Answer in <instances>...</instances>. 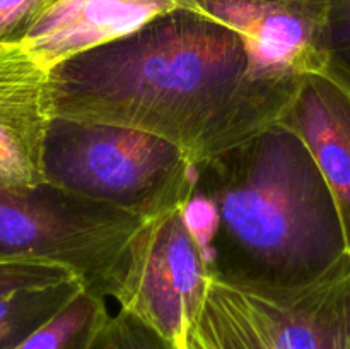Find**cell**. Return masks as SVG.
<instances>
[{
  "label": "cell",
  "instance_id": "16",
  "mask_svg": "<svg viewBox=\"0 0 350 349\" xmlns=\"http://www.w3.org/2000/svg\"><path fill=\"white\" fill-rule=\"evenodd\" d=\"M330 7V70L350 91V0H328Z\"/></svg>",
  "mask_w": 350,
  "mask_h": 349
},
{
  "label": "cell",
  "instance_id": "8",
  "mask_svg": "<svg viewBox=\"0 0 350 349\" xmlns=\"http://www.w3.org/2000/svg\"><path fill=\"white\" fill-rule=\"evenodd\" d=\"M51 120L50 70L23 41L0 43V188L27 194L46 183Z\"/></svg>",
  "mask_w": 350,
  "mask_h": 349
},
{
  "label": "cell",
  "instance_id": "9",
  "mask_svg": "<svg viewBox=\"0 0 350 349\" xmlns=\"http://www.w3.org/2000/svg\"><path fill=\"white\" fill-rule=\"evenodd\" d=\"M279 125L296 133L332 192L350 255V91L332 74L301 79Z\"/></svg>",
  "mask_w": 350,
  "mask_h": 349
},
{
  "label": "cell",
  "instance_id": "13",
  "mask_svg": "<svg viewBox=\"0 0 350 349\" xmlns=\"http://www.w3.org/2000/svg\"><path fill=\"white\" fill-rule=\"evenodd\" d=\"M74 279L81 277L58 262L0 252V293L21 287L60 284Z\"/></svg>",
  "mask_w": 350,
  "mask_h": 349
},
{
  "label": "cell",
  "instance_id": "4",
  "mask_svg": "<svg viewBox=\"0 0 350 349\" xmlns=\"http://www.w3.org/2000/svg\"><path fill=\"white\" fill-rule=\"evenodd\" d=\"M188 349H350V255L301 286L211 276Z\"/></svg>",
  "mask_w": 350,
  "mask_h": 349
},
{
  "label": "cell",
  "instance_id": "7",
  "mask_svg": "<svg viewBox=\"0 0 350 349\" xmlns=\"http://www.w3.org/2000/svg\"><path fill=\"white\" fill-rule=\"evenodd\" d=\"M185 9L236 31L265 70L301 79L328 74V0H183Z\"/></svg>",
  "mask_w": 350,
  "mask_h": 349
},
{
  "label": "cell",
  "instance_id": "3",
  "mask_svg": "<svg viewBox=\"0 0 350 349\" xmlns=\"http://www.w3.org/2000/svg\"><path fill=\"white\" fill-rule=\"evenodd\" d=\"M44 178L60 190L146 221L188 204L195 166L174 144L152 133L53 118Z\"/></svg>",
  "mask_w": 350,
  "mask_h": 349
},
{
  "label": "cell",
  "instance_id": "15",
  "mask_svg": "<svg viewBox=\"0 0 350 349\" xmlns=\"http://www.w3.org/2000/svg\"><path fill=\"white\" fill-rule=\"evenodd\" d=\"M58 0H0V43H19Z\"/></svg>",
  "mask_w": 350,
  "mask_h": 349
},
{
  "label": "cell",
  "instance_id": "1",
  "mask_svg": "<svg viewBox=\"0 0 350 349\" xmlns=\"http://www.w3.org/2000/svg\"><path fill=\"white\" fill-rule=\"evenodd\" d=\"M301 79L265 70L236 31L181 7L51 68V116L152 133L198 166L275 125Z\"/></svg>",
  "mask_w": 350,
  "mask_h": 349
},
{
  "label": "cell",
  "instance_id": "12",
  "mask_svg": "<svg viewBox=\"0 0 350 349\" xmlns=\"http://www.w3.org/2000/svg\"><path fill=\"white\" fill-rule=\"evenodd\" d=\"M108 317L106 298L82 287L17 349H91Z\"/></svg>",
  "mask_w": 350,
  "mask_h": 349
},
{
  "label": "cell",
  "instance_id": "5",
  "mask_svg": "<svg viewBox=\"0 0 350 349\" xmlns=\"http://www.w3.org/2000/svg\"><path fill=\"white\" fill-rule=\"evenodd\" d=\"M142 222L48 183L27 194L0 188V252L62 263L105 298L115 293Z\"/></svg>",
  "mask_w": 350,
  "mask_h": 349
},
{
  "label": "cell",
  "instance_id": "14",
  "mask_svg": "<svg viewBox=\"0 0 350 349\" xmlns=\"http://www.w3.org/2000/svg\"><path fill=\"white\" fill-rule=\"evenodd\" d=\"M91 349H176L163 335L125 310L109 313Z\"/></svg>",
  "mask_w": 350,
  "mask_h": 349
},
{
  "label": "cell",
  "instance_id": "2",
  "mask_svg": "<svg viewBox=\"0 0 350 349\" xmlns=\"http://www.w3.org/2000/svg\"><path fill=\"white\" fill-rule=\"evenodd\" d=\"M193 192L214 211L204 250L219 279L301 286L349 253L327 181L303 140L279 123L195 166Z\"/></svg>",
  "mask_w": 350,
  "mask_h": 349
},
{
  "label": "cell",
  "instance_id": "11",
  "mask_svg": "<svg viewBox=\"0 0 350 349\" xmlns=\"http://www.w3.org/2000/svg\"><path fill=\"white\" fill-rule=\"evenodd\" d=\"M84 283L81 279L0 293V349H17L62 310Z\"/></svg>",
  "mask_w": 350,
  "mask_h": 349
},
{
  "label": "cell",
  "instance_id": "10",
  "mask_svg": "<svg viewBox=\"0 0 350 349\" xmlns=\"http://www.w3.org/2000/svg\"><path fill=\"white\" fill-rule=\"evenodd\" d=\"M183 7V0H58L31 27L24 47L51 70L67 58L133 33Z\"/></svg>",
  "mask_w": 350,
  "mask_h": 349
},
{
  "label": "cell",
  "instance_id": "6",
  "mask_svg": "<svg viewBox=\"0 0 350 349\" xmlns=\"http://www.w3.org/2000/svg\"><path fill=\"white\" fill-rule=\"evenodd\" d=\"M183 209L142 222L111 296L120 310L142 320L176 349H188L212 276L204 246Z\"/></svg>",
  "mask_w": 350,
  "mask_h": 349
}]
</instances>
